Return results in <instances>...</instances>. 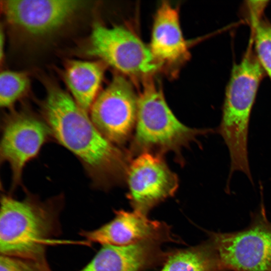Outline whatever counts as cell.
Instances as JSON below:
<instances>
[{"instance_id":"cell-1","label":"cell","mask_w":271,"mask_h":271,"mask_svg":"<svg viewBox=\"0 0 271 271\" xmlns=\"http://www.w3.org/2000/svg\"><path fill=\"white\" fill-rule=\"evenodd\" d=\"M46 89L41 109L52 138L76 156L96 188L122 184L132 160L128 151L106 139L88 112L60 86L48 82Z\"/></svg>"},{"instance_id":"cell-2","label":"cell","mask_w":271,"mask_h":271,"mask_svg":"<svg viewBox=\"0 0 271 271\" xmlns=\"http://www.w3.org/2000/svg\"><path fill=\"white\" fill-rule=\"evenodd\" d=\"M60 195L42 200L28 193L22 200L3 194L1 199V254L49 265L47 247L61 233Z\"/></svg>"},{"instance_id":"cell-3","label":"cell","mask_w":271,"mask_h":271,"mask_svg":"<svg viewBox=\"0 0 271 271\" xmlns=\"http://www.w3.org/2000/svg\"><path fill=\"white\" fill-rule=\"evenodd\" d=\"M252 46L250 40L241 61L233 65L225 88L220 122L216 129L229 154L227 188H230L236 171L243 173L254 184L248 154L249 121L259 86L266 74Z\"/></svg>"},{"instance_id":"cell-4","label":"cell","mask_w":271,"mask_h":271,"mask_svg":"<svg viewBox=\"0 0 271 271\" xmlns=\"http://www.w3.org/2000/svg\"><path fill=\"white\" fill-rule=\"evenodd\" d=\"M150 76L145 78L138 96L134 132L128 150L131 157L144 152L163 155L172 152L181 159V151L197 138L215 132L182 123L169 107L160 86Z\"/></svg>"},{"instance_id":"cell-5","label":"cell","mask_w":271,"mask_h":271,"mask_svg":"<svg viewBox=\"0 0 271 271\" xmlns=\"http://www.w3.org/2000/svg\"><path fill=\"white\" fill-rule=\"evenodd\" d=\"M261 202L249 225L232 232H211V242L226 271H271V222Z\"/></svg>"},{"instance_id":"cell-6","label":"cell","mask_w":271,"mask_h":271,"mask_svg":"<svg viewBox=\"0 0 271 271\" xmlns=\"http://www.w3.org/2000/svg\"><path fill=\"white\" fill-rule=\"evenodd\" d=\"M85 53L132 77L151 76L162 65L149 46L122 26L95 25L88 38Z\"/></svg>"},{"instance_id":"cell-7","label":"cell","mask_w":271,"mask_h":271,"mask_svg":"<svg viewBox=\"0 0 271 271\" xmlns=\"http://www.w3.org/2000/svg\"><path fill=\"white\" fill-rule=\"evenodd\" d=\"M52 138L43 117L26 110L14 111L4 117L0 146L1 162L8 163L12 178V189L21 184L26 165L39 153Z\"/></svg>"},{"instance_id":"cell-8","label":"cell","mask_w":271,"mask_h":271,"mask_svg":"<svg viewBox=\"0 0 271 271\" xmlns=\"http://www.w3.org/2000/svg\"><path fill=\"white\" fill-rule=\"evenodd\" d=\"M138 96L122 76H114L99 92L89 111L90 119L100 133L119 147L132 138L135 128Z\"/></svg>"},{"instance_id":"cell-9","label":"cell","mask_w":271,"mask_h":271,"mask_svg":"<svg viewBox=\"0 0 271 271\" xmlns=\"http://www.w3.org/2000/svg\"><path fill=\"white\" fill-rule=\"evenodd\" d=\"M5 17L17 32L42 38L67 24L85 5L74 0H7L2 1Z\"/></svg>"},{"instance_id":"cell-10","label":"cell","mask_w":271,"mask_h":271,"mask_svg":"<svg viewBox=\"0 0 271 271\" xmlns=\"http://www.w3.org/2000/svg\"><path fill=\"white\" fill-rule=\"evenodd\" d=\"M127 197L136 210L145 214L171 197L179 185L177 175L169 167L163 155L144 152L131 160L127 173Z\"/></svg>"},{"instance_id":"cell-11","label":"cell","mask_w":271,"mask_h":271,"mask_svg":"<svg viewBox=\"0 0 271 271\" xmlns=\"http://www.w3.org/2000/svg\"><path fill=\"white\" fill-rule=\"evenodd\" d=\"M115 213L110 222L94 230H82L80 235L89 242L119 246L173 240L167 225L150 220L144 213L122 210Z\"/></svg>"},{"instance_id":"cell-12","label":"cell","mask_w":271,"mask_h":271,"mask_svg":"<svg viewBox=\"0 0 271 271\" xmlns=\"http://www.w3.org/2000/svg\"><path fill=\"white\" fill-rule=\"evenodd\" d=\"M158 242L119 246L104 245L79 271H141L167 258Z\"/></svg>"},{"instance_id":"cell-13","label":"cell","mask_w":271,"mask_h":271,"mask_svg":"<svg viewBox=\"0 0 271 271\" xmlns=\"http://www.w3.org/2000/svg\"><path fill=\"white\" fill-rule=\"evenodd\" d=\"M149 48L162 66L175 64L188 58V46L181 30L179 11L169 3L163 2L157 11Z\"/></svg>"},{"instance_id":"cell-14","label":"cell","mask_w":271,"mask_h":271,"mask_svg":"<svg viewBox=\"0 0 271 271\" xmlns=\"http://www.w3.org/2000/svg\"><path fill=\"white\" fill-rule=\"evenodd\" d=\"M104 69L96 61L70 60L65 66L63 77L71 96L87 112L99 93Z\"/></svg>"},{"instance_id":"cell-15","label":"cell","mask_w":271,"mask_h":271,"mask_svg":"<svg viewBox=\"0 0 271 271\" xmlns=\"http://www.w3.org/2000/svg\"><path fill=\"white\" fill-rule=\"evenodd\" d=\"M160 271H226L209 239L189 249L169 254Z\"/></svg>"},{"instance_id":"cell-16","label":"cell","mask_w":271,"mask_h":271,"mask_svg":"<svg viewBox=\"0 0 271 271\" xmlns=\"http://www.w3.org/2000/svg\"><path fill=\"white\" fill-rule=\"evenodd\" d=\"M251 28L250 40L254 51L266 76L271 81V22L262 14H257L247 19Z\"/></svg>"},{"instance_id":"cell-17","label":"cell","mask_w":271,"mask_h":271,"mask_svg":"<svg viewBox=\"0 0 271 271\" xmlns=\"http://www.w3.org/2000/svg\"><path fill=\"white\" fill-rule=\"evenodd\" d=\"M30 79L24 72L5 70L0 75V105L11 107L28 91Z\"/></svg>"},{"instance_id":"cell-18","label":"cell","mask_w":271,"mask_h":271,"mask_svg":"<svg viewBox=\"0 0 271 271\" xmlns=\"http://www.w3.org/2000/svg\"><path fill=\"white\" fill-rule=\"evenodd\" d=\"M0 271H52L50 265L13 256L1 254Z\"/></svg>"},{"instance_id":"cell-19","label":"cell","mask_w":271,"mask_h":271,"mask_svg":"<svg viewBox=\"0 0 271 271\" xmlns=\"http://www.w3.org/2000/svg\"><path fill=\"white\" fill-rule=\"evenodd\" d=\"M4 34L3 33V31L2 30H1V35H0V48H1V50H0V52H1V54H0V57H1V61H2V58H3V45H4Z\"/></svg>"}]
</instances>
